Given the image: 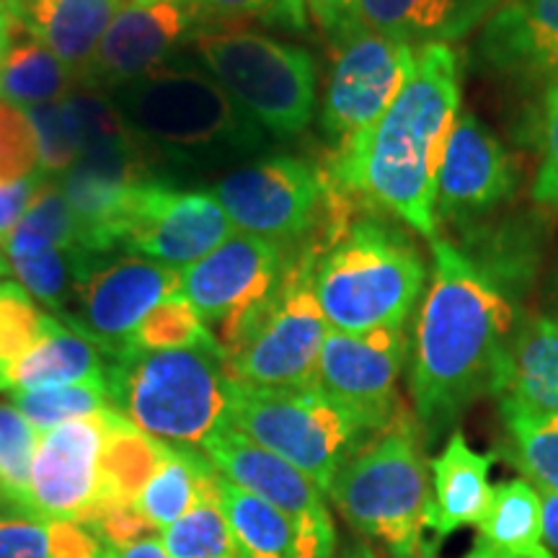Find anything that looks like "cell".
Returning a JSON list of instances; mask_svg holds the SVG:
<instances>
[{
    "mask_svg": "<svg viewBox=\"0 0 558 558\" xmlns=\"http://www.w3.org/2000/svg\"><path fill=\"white\" fill-rule=\"evenodd\" d=\"M460 58L445 41L416 47V68L386 114L339 150L331 184L437 239V173L460 114Z\"/></svg>",
    "mask_w": 558,
    "mask_h": 558,
    "instance_id": "obj_2",
    "label": "cell"
},
{
    "mask_svg": "<svg viewBox=\"0 0 558 558\" xmlns=\"http://www.w3.org/2000/svg\"><path fill=\"white\" fill-rule=\"evenodd\" d=\"M39 432L13 403L0 401V499L24 509Z\"/></svg>",
    "mask_w": 558,
    "mask_h": 558,
    "instance_id": "obj_37",
    "label": "cell"
},
{
    "mask_svg": "<svg viewBox=\"0 0 558 558\" xmlns=\"http://www.w3.org/2000/svg\"><path fill=\"white\" fill-rule=\"evenodd\" d=\"M305 11L316 21L318 29L329 34L333 41L347 37L352 29V13L357 0H303Z\"/></svg>",
    "mask_w": 558,
    "mask_h": 558,
    "instance_id": "obj_46",
    "label": "cell"
},
{
    "mask_svg": "<svg viewBox=\"0 0 558 558\" xmlns=\"http://www.w3.org/2000/svg\"><path fill=\"white\" fill-rule=\"evenodd\" d=\"M194 50L228 96L275 137L308 128L316 109V62L303 47L259 32H202Z\"/></svg>",
    "mask_w": 558,
    "mask_h": 558,
    "instance_id": "obj_7",
    "label": "cell"
},
{
    "mask_svg": "<svg viewBox=\"0 0 558 558\" xmlns=\"http://www.w3.org/2000/svg\"><path fill=\"white\" fill-rule=\"evenodd\" d=\"M171 558H243L233 527L222 512L218 494L202 499L184 518L160 533Z\"/></svg>",
    "mask_w": 558,
    "mask_h": 558,
    "instance_id": "obj_35",
    "label": "cell"
},
{
    "mask_svg": "<svg viewBox=\"0 0 558 558\" xmlns=\"http://www.w3.org/2000/svg\"><path fill=\"white\" fill-rule=\"evenodd\" d=\"M538 494H541V514H543V543H546L550 554L558 556V492L538 488Z\"/></svg>",
    "mask_w": 558,
    "mask_h": 558,
    "instance_id": "obj_47",
    "label": "cell"
},
{
    "mask_svg": "<svg viewBox=\"0 0 558 558\" xmlns=\"http://www.w3.org/2000/svg\"><path fill=\"white\" fill-rule=\"evenodd\" d=\"M11 403L45 435L60 424L83 418L109 409L107 383H75V386H50L32 390H9Z\"/></svg>",
    "mask_w": 558,
    "mask_h": 558,
    "instance_id": "obj_36",
    "label": "cell"
},
{
    "mask_svg": "<svg viewBox=\"0 0 558 558\" xmlns=\"http://www.w3.org/2000/svg\"><path fill=\"white\" fill-rule=\"evenodd\" d=\"M427 284V267L407 235L386 222H349L320 254L313 288L331 331L403 329Z\"/></svg>",
    "mask_w": 558,
    "mask_h": 558,
    "instance_id": "obj_5",
    "label": "cell"
},
{
    "mask_svg": "<svg viewBox=\"0 0 558 558\" xmlns=\"http://www.w3.org/2000/svg\"><path fill=\"white\" fill-rule=\"evenodd\" d=\"M104 558H171L169 550L163 548L160 538H145L135 543V546L114 550V548H104Z\"/></svg>",
    "mask_w": 558,
    "mask_h": 558,
    "instance_id": "obj_48",
    "label": "cell"
},
{
    "mask_svg": "<svg viewBox=\"0 0 558 558\" xmlns=\"http://www.w3.org/2000/svg\"><path fill=\"white\" fill-rule=\"evenodd\" d=\"M476 541L465 558H558L543 543L541 494L527 478L494 486Z\"/></svg>",
    "mask_w": 558,
    "mask_h": 558,
    "instance_id": "obj_26",
    "label": "cell"
},
{
    "mask_svg": "<svg viewBox=\"0 0 558 558\" xmlns=\"http://www.w3.org/2000/svg\"><path fill=\"white\" fill-rule=\"evenodd\" d=\"M422 427L401 411L341 465L329 497L344 520L380 541L393 558H422L432 507V471Z\"/></svg>",
    "mask_w": 558,
    "mask_h": 558,
    "instance_id": "obj_4",
    "label": "cell"
},
{
    "mask_svg": "<svg viewBox=\"0 0 558 558\" xmlns=\"http://www.w3.org/2000/svg\"><path fill=\"white\" fill-rule=\"evenodd\" d=\"M514 190V171L505 145L471 111L452 124L437 173V220H476Z\"/></svg>",
    "mask_w": 558,
    "mask_h": 558,
    "instance_id": "obj_18",
    "label": "cell"
},
{
    "mask_svg": "<svg viewBox=\"0 0 558 558\" xmlns=\"http://www.w3.org/2000/svg\"><path fill=\"white\" fill-rule=\"evenodd\" d=\"M50 313L34 303L21 282L0 279V369L24 357L45 337Z\"/></svg>",
    "mask_w": 558,
    "mask_h": 558,
    "instance_id": "obj_38",
    "label": "cell"
},
{
    "mask_svg": "<svg viewBox=\"0 0 558 558\" xmlns=\"http://www.w3.org/2000/svg\"><path fill=\"white\" fill-rule=\"evenodd\" d=\"M481 52L497 68L558 83V0H499L484 24Z\"/></svg>",
    "mask_w": 558,
    "mask_h": 558,
    "instance_id": "obj_22",
    "label": "cell"
},
{
    "mask_svg": "<svg viewBox=\"0 0 558 558\" xmlns=\"http://www.w3.org/2000/svg\"><path fill=\"white\" fill-rule=\"evenodd\" d=\"M202 452L222 478L288 514L295 525H311L331 518L324 492L305 473L256 445L233 424H222L215 435H209Z\"/></svg>",
    "mask_w": 558,
    "mask_h": 558,
    "instance_id": "obj_19",
    "label": "cell"
},
{
    "mask_svg": "<svg viewBox=\"0 0 558 558\" xmlns=\"http://www.w3.org/2000/svg\"><path fill=\"white\" fill-rule=\"evenodd\" d=\"M341 558H378L375 556V550L373 548H367V546H354V548H349L344 556Z\"/></svg>",
    "mask_w": 558,
    "mask_h": 558,
    "instance_id": "obj_50",
    "label": "cell"
},
{
    "mask_svg": "<svg viewBox=\"0 0 558 558\" xmlns=\"http://www.w3.org/2000/svg\"><path fill=\"white\" fill-rule=\"evenodd\" d=\"M205 19L199 0L124 3L104 34L81 86L117 90L171 60Z\"/></svg>",
    "mask_w": 558,
    "mask_h": 558,
    "instance_id": "obj_17",
    "label": "cell"
},
{
    "mask_svg": "<svg viewBox=\"0 0 558 558\" xmlns=\"http://www.w3.org/2000/svg\"><path fill=\"white\" fill-rule=\"evenodd\" d=\"M50 181L41 171H34L32 177L16 181H0V243L9 239V233L19 226L26 209L34 205L41 186Z\"/></svg>",
    "mask_w": 558,
    "mask_h": 558,
    "instance_id": "obj_45",
    "label": "cell"
},
{
    "mask_svg": "<svg viewBox=\"0 0 558 558\" xmlns=\"http://www.w3.org/2000/svg\"><path fill=\"white\" fill-rule=\"evenodd\" d=\"M205 19L262 21L290 32H305L308 11L303 0H199Z\"/></svg>",
    "mask_w": 558,
    "mask_h": 558,
    "instance_id": "obj_41",
    "label": "cell"
},
{
    "mask_svg": "<svg viewBox=\"0 0 558 558\" xmlns=\"http://www.w3.org/2000/svg\"><path fill=\"white\" fill-rule=\"evenodd\" d=\"M533 199L558 207V83H550L543 101V160L533 184Z\"/></svg>",
    "mask_w": 558,
    "mask_h": 558,
    "instance_id": "obj_44",
    "label": "cell"
},
{
    "mask_svg": "<svg viewBox=\"0 0 558 558\" xmlns=\"http://www.w3.org/2000/svg\"><path fill=\"white\" fill-rule=\"evenodd\" d=\"M160 352V349H222L213 329L181 292L163 298L130 333L122 352ZM120 357V354H117Z\"/></svg>",
    "mask_w": 558,
    "mask_h": 558,
    "instance_id": "obj_34",
    "label": "cell"
},
{
    "mask_svg": "<svg viewBox=\"0 0 558 558\" xmlns=\"http://www.w3.org/2000/svg\"><path fill=\"white\" fill-rule=\"evenodd\" d=\"M218 486L220 473L205 452L186 445H169V456L132 507L156 533H163L202 499L218 494Z\"/></svg>",
    "mask_w": 558,
    "mask_h": 558,
    "instance_id": "obj_28",
    "label": "cell"
},
{
    "mask_svg": "<svg viewBox=\"0 0 558 558\" xmlns=\"http://www.w3.org/2000/svg\"><path fill=\"white\" fill-rule=\"evenodd\" d=\"M494 460L497 452H476L458 429L448 437L442 452L429 460L432 507L427 530L437 535V541L484 518L494 492L488 484Z\"/></svg>",
    "mask_w": 558,
    "mask_h": 558,
    "instance_id": "obj_24",
    "label": "cell"
},
{
    "mask_svg": "<svg viewBox=\"0 0 558 558\" xmlns=\"http://www.w3.org/2000/svg\"><path fill=\"white\" fill-rule=\"evenodd\" d=\"M181 269L128 256L96 264L78 284L73 305L62 318L75 331L94 341L109 357L122 354L130 333L163 298L179 292Z\"/></svg>",
    "mask_w": 558,
    "mask_h": 558,
    "instance_id": "obj_15",
    "label": "cell"
},
{
    "mask_svg": "<svg viewBox=\"0 0 558 558\" xmlns=\"http://www.w3.org/2000/svg\"><path fill=\"white\" fill-rule=\"evenodd\" d=\"M0 558H54L50 522L0 499Z\"/></svg>",
    "mask_w": 558,
    "mask_h": 558,
    "instance_id": "obj_42",
    "label": "cell"
},
{
    "mask_svg": "<svg viewBox=\"0 0 558 558\" xmlns=\"http://www.w3.org/2000/svg\"><path fill=\"white\" fill-rule=\"evenodd\" d=\"M78 246V220L70 209L60 181H47L41 186L34 205L26 209L19 226L11 230L9 239L0 243L9 259L32 256L50 248Z\"/></svg>",
    "mask_w": 558,
    "mask_h": 558,
    "instance_id": "obj_33",
    "label": "cell"
},
{
    "mask_svg": "<svg viewBox=\"0 0 558 558\" xmlns=\"http://www.w3.org/2000/svg\"><path fill=\"white\" fill-rule=\"evenodd\" d=\"M11 39H13V21H11L9 9H5V3L0 0V65H3L5 54L11 50Z\"/></svg>",
    "mask_w": 558,
    "mask_h": 558,
    "instance_id": "obj_49",
    "label": "cell"
},
{
    "mask_svg": "<svg viewBox=\"0 0 558 558\" xmlns=\"http://www.w3.org/2000/svg\"><path fill=\"white\" fill-rule=\"evenodd\" d=\"M220 505L243 558H333L337 533L331 518L311 525H295L288 514L222 476Z\"/></svg>",
    "mask_w": 558,
    "mask_h": 558,
    "instance_id": "obj_21",
    "label": "cell"
},
{
    "mask_svg": "<svg viewBox=\"0 0 558 558\" xmlns=\"http://www.w3.org/2000/svg\"><path fill=\"white\" fill-rule=\"evenodd\" d=\"M432 554H435V546H427V550H424L422 558H432Z\"/></svg>",
    "mask_w": 558,
    "mask_h": 558,
    "instance_id": "obj_51",
    "label": "cell"
},
{
    "mask_svg": "<svg viewBox=\"0 0 558 558\" xmlns=\"http://www.w3.org/2000/svg\"><path fill=\"white\" fill-rule=\"evenodd\" d=\"M107 411L60 424L39 437L24 512L45 522H83L99 497Z\"/></svg>",
    "mask_w": 558,
    "mask_h": 558,
    "instance_id": "obj_16",
    "label": "cell"
},
{
    "mask_svg": "<svg viewBox=\"0 0 558 558\" xmlns=\"http://www.w3.org/2000/svg\"><path fill=\"white\" fill-rule=\"evenodd\" d=\"M78 75L54 58L45 45L13 26L11 50L0 65V99L29 109L60 101L78 88Z\"/></svg>",
    "mask_w": 558,
    "mask_h": 558,
    "instance_id": "obj_30",
    "label": "cell"
},
{
    "mask_svg": "<svg viewBox=\"0 0 558 558\" xmlns=\"http://www.w3.org/2000/svg\"><path fill=\"white\" fill-rule=\"evenodd\" d=\"M329 179L303 158L277 156L230 171L215 197L239 233L288 246L320 220Z\"/></svg>",
    "mask_w": 558,
    "mask_h": 558,
    "instance_id": "obj_11",
    "label": "cell"
},
{
    "mask_svg": "<svg viewBox=\"0 0 558 558\" xmlns=\"http://www.w3.org/2000/svg\"><path fill=\"white\" fill-rule=\"evenodd\" d=\"M104 543V548H130L135 543L150 538L156 530L135 512V507H96L81 522Z\"/></svg>",
    "mask_w": 558,
    "mask_h": 558,
    "instance_id": "obj_43",
    "label": "cell"
},
{
    "mask_svg": "<svg viewBox=\"0 0 558 558\" xmlns=\"http://www.w3.org/2000/svg\"><path fill=\"white\" fill-rule=\"evenodd\" d=\"M94 259L96 256L81 246H70L19 256V259H9V264L34 300H39L65 318L75 292H78V284L96 267Z\"/></svg>",
    "mask_w": 558,
    "mask_h": 558,
    "instance_id": "obj_32",
    "label": "cell"
},
{
    "mask_svg": "<svg viewBox=\"0 0 558 558\" xmlns=\"http://www.w3.org/2000/svg\"><path fill=\"white\" fill-rule=\"evenodd\" d=\"M235 233L215 192L173 190L150 179L137 190L124 246L143 259L186 269Z\"/></svg>",
    "mask_w": 558,
    "mask_h": 558,
    "instance_id": "obj_14",
    "label": "cell"
},
{
    "mask_svg": "<svg viewBox=\"0 0 558 558\" xmlns=\"http://www.w3.org/2000/svg\"><path fill=\"white\" fill-rule=\"evenodd\" d=\"M558 414V318L533 316L514 329L501 393Z\"/></svg>",
    "mask_w": 558,
    "mask_h": 558,
    "instance_id": "obj_29",
    "label": "cell"
},
{
    "mask_svg": "<svg viewBox=\"0 0 558 558\" xmlns=\"http://www.w3.org/2000/svg\"><path fill=\"white\" fill-rule=\"evenodd\" d=\"M324 251L326 243L316 239L288 262L267 316L239 352L228 357L230 380L251 388L316 386L320 347L331 331L313 288Z\"/></svg>",
    "mask_w": 558,
    "mask_h": 558,
    "instance_id": "obj_9",
    "label": "cell"
},
{
    "mask_svg": "<svg viewBox=\"0 0 558 558\" xmlns=\"http://www.w3.org/2000/svg\"><path fill=\"white\" fill-rule=\"evenodd\" d=\"M407 354L409 341L403 329L329 331L320 347L316 388L375 435L403 411L396 386L407 365Z\"/></svg>",
    "mask_w": 558,
    "mask_h": 558,
    "instance_id": "obj_13",
    "label": "cell"
},
{
    "mask_svg": "<svg viewBox=\"0 0 558 558\" xmlns=\"http://www.w3.org/2000/svg\"><path fill=\"white\" fill-rule=\"evenodd\" d=\"M39 171L37 135L26 109L0 99V181H16Z\"/></svg>",
    "mask_w": 558,
    "mask_h": 558,
    "instance_id": "obj_40",
    "label": "cell"
},
{
    "mask_svg": "<svg viewBox=\"0 0 558 558\" xmlns=\"http://www.w3.org/2000/svg\"><path fill=\"white\" fill-rule=\"evenodd\" d=\"M169 456V442L148 435L128 418L107 411V437H104L99 463V497L96 507H132L153 473ZM94 507V509H96ZM90 509V512H94Z\"/></svg>",
    "mask_w": 558,
    "mask_h": 558,
    "instance_id": "obj_27",
    "label": "cell"
},
{
    "mask_svg": "<svg viewBox=\"0 0 558 558\" xmlns=\"http://www.w3.org/2000/svg\"><path fill=\"white\" fill-rule=\"evenodd\" d=\"M109 409L169 445L202 448L230 418L233 380L222 349L122 352L107 369Z\"/></svg>",
    "mask_w": 558,
    "mask_h": 558,
    "instance_id": "obj_3",
    "label": "cell"
},
{
    "mask_svg": "<svg viewBox=\"0 0 558 558\" xmlns=\"http://www.w3.org/2000/svg\"><path fill=\"white\" fill-rule=\"evenodd\" d=\"M429 243L435 275L416 316L409 388L416 424L437 439L471 403L501 393L518 324L486 269L445 239Z\"/></svg>",
    "mask_w": 558,
    "mask_h": 558,
    "instance_id": "obj_1",
    "label": "cell"
},
{
    "mask_svg": "<svg viewBox=\"0 0 558 558\" xmlns=\"http://www.w3.org/2000/svg\"><path fill=\"white\" fill-rule=\"evenodd\" d=\"M109 365L99 347L65 320L50 316L45 337L24 357L0 369V390H32L75 383H107Z\"/></svg>",
    "mask_w": 558,
    "mask_h": 558,
    "instance_id": "obj_25",
    "label": "cell"
},
{
    "mask_svg": "<svg viewBox=\"0 0 558 558\" xmlns=\"http://www.w3.org/2000/svg\"><path fill=\"white\" fill-rule=\"evenodd\" d=\"M114 107L137 137L177 150H251L264 132L213 75L163 62L114 90Z\"/></svg>",
    "mask_w": 558,
    "mask_h": 558,
    "instance_id": "obj_6",
    "label": "cell"
},
{
    "mask_svg": "<svg viewBox=\"0 0 558 558\" xmlns=\"http://www.w3.org/2000/svg\"><path fill=\"white\" fill-rule=\"evenodd\" d=\"M499 0H357L349 32L429 45L463 37L497 11Z\"/></svg>",
    "mask_w": 558,
    "mask_h": 558,
    "instance_id": "obj_23",
    "label": "cell"
},
{
    "mask_svg": "<svg viewBox=\"0 0 558 558\" xmlns=\"http://www.w3.org/2000/svg\"><path fill=\"white\" fill-rule=\"evenodd\" d=\"M501 422L507 429V458L530 484L558 492V414H546L501 396Z\"/></svg>",
    "mask_w": 558,
    "mask_h": 558,
    "instance_id": "obj_31",
    "label": "cell"
},
{
    "mask_svg": "<svg viewBox=\"0 0 558 558\" xmlns=\"http://www.w3.org/2000/svg\"><path fill=\"white\" fill-rule=\"evenodd\" d=\"M320 124L339 150L386 114L416 68V47L375 32H349L337 41Z\"/></svg>",
    "mask_w": 558,
    "mask_h": 558,
    "instance_id": "obj_12",
    "label": "cell"
},
{
    "mask_svg": "<svg viewBox=\"0 0 558 558\" xmlns=\"http://www.w3.org/2000/svg\"><path fill=\"white\" fill-rule=\"evenodd\" d=\"M26 117H29L34 135H37L39 171L50 179H60L81 158V145L73 132V124H70L65 104L60 99L41 104V107H29Z\"/></svg>",
    "mask_w": 558,
    "mask_h": 558,
    "instance_id": "obj_39",
    "label": "cell"
},
{
    "mask_svg": "<svg viewBox=\"0 0 558 558\" xmlns=\"http://www.w3.org/2000/svg\"><path fill=\"white\" fill-rule=\"evenodd\" d=\"M13 26L45 45L83 81L124 0H3Z\"/></svg>",
    "mask_w": 558,
    "mask_h": 558,
    "instance_id": "obj_20",
    "label": "cell"
},
{
    "mask_svg": "<svg viewBox=\"0 0 558 558\" xmlns=\"http://www.w3.org/2000/svg\"><path fill=\"white\" fill-rule=\"evenodd\" d=\"M124 3H145V0H124Z\"/></svg>",
    "mask_w": 558,
    "mask_h": 558,
    "instance_id": "obj_52",
    "label": "cell"
},
{
    "mask_svg": "<svg viewBox=\"0 0 558 558\" xmlns=\"http://www.w3.org/2000/svg\"><path fill=\"white\" fill-rule=\"evenodd\" d=\"M284 269V246L235 233L205 259L181 269L179 292L213 329L228 360L267 316Z\"/></svg>",
    "mask_w": 558,
    "mask_h": 558,
    "instance_id": "obj_10",
    "label": "cell"
},
{
    "mask_svg": "<svg viewBox=\"0 0 558 558\" xmlns=\"http://www.w3.org/2000/svg\"><path fill=\"white\" fill-rule=\"evenodd\" d=\"M228 424L295 465L324 494L341 465L373 437L316 386L251 388L233 380Z\"/></svg>",
    "mask_w": 558,
    "mask_h": 558,
    "instance_id": "obj_8",
    "label": "cell"
}]
</instances>
